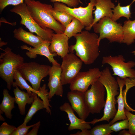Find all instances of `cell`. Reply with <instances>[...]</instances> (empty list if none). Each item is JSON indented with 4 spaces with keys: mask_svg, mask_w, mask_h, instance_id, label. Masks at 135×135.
Here are the masks:
<instances>
[{
    "mask_svg": "<svg viewBox=\"0 0 135 135\" xmlns=\"http://www.w3.org/2000/svg\"><path fill=\"white\" fill-rule=\"evenodd\" d=\"M76 44L69 48L70 52L75 51L76 55L86 65L92 64L100 55L98 35L88 30L82 31L74 36Z\"/></svg>",
    "mask_w": 135,
    "mask_h": 135,
    "instance_id": "6da1fadb",
    "label": "cell"
},
{
    "mask_svg": "<svg viewBox=\"0 0 135 135\" xmlns=\"http://www.w3.org/2000/svg\"><path fill=\"white\" fill-rule=\"evenodd\" d=\"M98 80L105 88L106 98L102 116L100 119L94 118L92 121L88 122L93 125L102 121L109 122L110 120L114 117L117 111L116 107L117 100L115 96L119 94L118 91L119 86L116 80L113 76L108 67L102 71Z\"/></svg>",
    "mask_w": 135,
    "mask_h": 135,
    "instance_id": "7a4b0ae2",
    "label": "cell"
},
{
    "mask_svg": "<svg viewBox=\"0 0 135 135\" xmlns=\"http://www.w3.org/2000/svg\"><path fill=\"white\" fill-rule=\"evenodd\" d=\"M24 1L31 15L41 28H50L56 33H64L66 27L54 18L51 12L53 7L51 4L34 0Z\"/></svg>",
    "mask_w": 135,
    "mask_h": 135,
    "instance_id": "3957f363",
    "label": "cell"
},
{
    "mask_svg": "<svg viewBox=\"0 0 135 135\" xmlns=\"http://www.w3.org/2000/svg\"><path fill=\"white\" fill-rule=\"evenodd\" d=\"M4 52L0 56V76L6 83L10 90L14 82V74L16 70L24 63L23 57L13 52L10 48L1 49Z\"/></svg>",
    "mask_w": 135,
    "mask_h": 135,
    "instance_id": "277c9868",
    "label": "cell"
},
{
    "mask_svg": "<svg viewBox=\"0 0 135 135\" xmlns=\"http://www.w3.org/2000/svg\"><path fill=\"white\" fill-rule=\"evenodd\" d=\"M95 33L99 34L98 43L106 38L110 42L122 43L123 39L122 26L121 24L114 21L110 18L104 17L92 26Z\"/></svg>",
    "mask_w": 135,
    "mask_h": 135,
    "instance_id": "5b68a950",
    "label": "cell"
},
{
    "mask_svg": "<svg viewBox=\"0 0 135 135\" xmlns=\"http://www.w3.org/2000/svg\"><path fill=\"white\" fill-rule=\"evenodd\" d=\"M10 11L20 16V24L25 26L30 32L36 33L44 40L50 42L53 31L50 28H42L38 25L31 15L25 2L14 6Z\"/></svg>",
    "mask_w": 135,
    "mask_h": 135,
    "instance_id": "8992f818",
    "label": "cell"
},
{
    "mask_svg": "<svg viewBox=\"0 0 135 135\" xmlns=\"http://www.w3.org/2000/svg\"><path fill=\"white\" fill-rule=\"evenodd\" d=\"M51 66L35 62H24L18 69L23 78L31 84L32 87L38 91L42 80L48 75Z\"/></svg>",
    "mask_w": 135,
    "mask_h": 135,
    "instance_id": "52a82bcc",
    "label": "cell"
},
{
    "mask_svg": "<svg viewBox=\"0 0 135 135\" xmlns=\"http://www.w3.org/2000/svg\"><path fill=\"white\" fill-rule=\"evenodd\" d=\"M125 59L122 55L103 56L102 64H107L110 66L113 70V75L120 78H135V70L133 68L135 66V62L130 61L125 62Z\"/></svg>",
    "mask_w": 135,
    "mask_h": 135,
    "instance_id": "ba28073f",
    "label": "cell"
},
{
    "mask_svg": "<svg viewBox=\"0 0 135 135\" xmlns=\"http://www.w3.org/2000/svg\"><path fill=\"white\" fill-rule=\"evenodd\" d=\"M91 85L90 88L84 93L86 101L90 113H99L105 104L106 88L98 80Z\"/></svg>",
    "mask_w": 135,
    "mask_h": 135,
    "instance_id": "9c48e42d",
    "label": "cell"
},
{
    "mask_svg": "<svg viewBox=\"0 0 135 135\" xmlns=\"http://www.w3.org/2000/svg\"><path fill=\"white\" fill-rule=\"evenodd\" d=\"M88 5L84 7L72 8L67 6L60 2L54 3L55 10L69 14L80 21L86 28L89 27L92 24L94 18L92 15L95 0H90Z\"/></svg>",
    "mask_w": 135,
    "mask_h": 135,
    "instance_id": "30bf717a",
    "label": "cell"
},
{
    "mask_svg": "<svg viewBox=\"0 0 135 135\" xmlns=\"http://www.w3.org/2000/svg\"><path fill=\"white\" fill-rule=\"evenodd\" d=\"M83 63L73 53H68L62 58L60 67L61 82L63 85L70 84L80 72Z\"/></svg>",
    "mask_w": 135,
    "mask_h": 135,
    "instance_id": "8fae6325",
    "label": "cell"
},
{
    "mask_svg": "<svg viewBox=\"0 0 135 135\" xmlns=\"http://www.w3.org/2000/svg\"><path fill=\"white\" fill-rule=\"evenodd\" d=\"M101 72L102 71L97 68H90L86 71L80 72L70 84V90L85 92L90 85L98 80Z\"/></svg>",
    "mask_w": 135,
    "mask_h": 135,
    "instance_id": "7c38bea8",
    "label": "cell"
},
{
    "mask_svg": "<svg viewBox=\"0 0 135 135\" xmlns=\"http://www.w3.org/2000/svg\"><path fill=\"white\" fill-rule=\"evenodd\" d=\"M116 80L120 88V92L117 97V102L118 103V109L114 118L109 124L110 126L119 120L127 119L124 111L125 108L129 111L135 112V110L131 108L127 103L126 96L127 92L131 87L129 85H126V88L124 90V94L122 90L124 86L125 85V81L124 79H122L118 77Z\"/></svg>",
    "mask_w": 135,
    "mask_h": 135,
    "instance_id": "4fadbf2b",
    "label": "cell"
},
{
    "mask_svg": "<svg viewBox=\"0 0 135 135\" xmlns=\"http://www.w3.org/2000/svg\"><path fill=\"white\" fill-rule=\"evenodd\" d=\"M84 93L74 90H71L67 94V98L72 109L80 118L84 120L90 113L86 101Z\"/></svg>",
    "mask_w": 135,
    "mask_h": 135,
    "instance_id": "5bb4252c",
    "label": "cell"
},
{
    "mask_svg": "<svg viewBox=\"0 0 135 135\" xmlns=\"http://www.w3.org/2000/svg\"><path fill=\"white\" fill-rule=\"evenodd\" d=\"M61 70L60 65H52L49 72V78L48 86L50 90L48 98H52L55 95L62 97L63 89L61 82Z\"/></svg>",
    "mask_w": 135,
    "mask_h": 135,
    "instance_id": "9a60e30c",
    "label": "cell"
},
{
    "mask_svg": "<svg viewBox=\"0 0 135 135\" xmlns=\"http://www.w3.org/2000/svg\"><path fill=\"white\" fill-rule=\"evenodd\" d=\"M50 41L44 40V42L36 48H31L26 45L21 46L20 48L22 50H28L26 54L30 58H35L37 55H39L46 56L52 65H60L54 58L58 55L56 53H52L50 51L49 47L50 44Z\"/></svg>",
    "mask_w": 135,
    "mask_h": 135,
    "instance_id": "2e32d148",
    "label": "cell"
},
{
    "mask_svg": "<svg viewBox=\"0 0 135 135\" xmlns=\"http://www.w3.org/2000/svg\"><path fill=\"white\" fill-rule=\"evenodd\" d=\"M69 38L64 33H53L49 47L52 53H56L63 58L70 52L68 44Z\"/></svg>",
    "mask_w": 135,
    "mask_h": 135,
    "instance_id": "e0dca14e",
    "label": "cell"
},
{
    "mask_svg": "<svg viewBox=\"0 0 135 135\" xmlns=\"http://www.w3.org/2000/svg\"><path fill=\"white\" fill-rule=\"evenodd\" d=\"M94 6L96 10L93 12L94 18L92 24L85 29L90 30L93 26L97 22L101 19L106 17L111 18L113 15V10L115 7L114 4L111 0H95Z\"/></svg>",
    "mask_w": 135,
    "mask_h": 135,
    "instance_id": "ac0fdd59",
    "label": "cell"
},
{
    "mask_svg": "<svg viewBox=\"0 0 135 135\" xmlns=\"http://www.w3.org/2000/svg\"><path fill=\"white\" fill-rule=\"evenodd\" d=\"M60 110L66 112L67 114L70 123L68 127L69 131L76 129L81 130H89L91 128L90 124L80 118H78L75 115L74 111L71 106L68 102H66L60 106Z\"/></svg>",
    "mask_w": 135,
    "mask_h": 135,
    "instance_id": "d6986e66",
    "label": "cell"
},
{
    "mask_svg": "<svg viewBox=\"0 0 135 135\" xmlns=\"http://www.w3.org/2000/svg\"><path fill=\"white\" fill-rule=\"evenodd\" d=\"M13 33L14 37L16 39L31 46L33 48L37 47L44 40L40 36L24 30L22 27L15 29Z\"/></svg>",
    "mask_w": 135,
    "mask_h": 135,
    "instance_id": "ffe728a7",
    "label": "cell"
},
{
    "mask_svg": "<svg viewBox=\"0 0 135 135\" xmlns=\"http://www.w3.org/2000/svg\"><path fill=\"white\" fill-rule=\"evenodd\" d=\"M13 92L14 96L15 102L18 105L20 114L22 115L25 114V107L27 104H30L34 100V93L30 94L28 92L21 90L19 87L16 86Z\"/></svg>",
    "mask_w": 135,
    "mask_h": 135,
    "instance_id": "44dd1931",
    "label": "cell"
},
{
    "mask_svg": "<svg viewBox=\"0 0 135 135\" xmlns=\"http://www.w3.org/2000/svg\"><path fill=\"white\" fill-rule=\"evenodd\" d=\"M123 39L122 43L129 46L135 41V18L134 20L125 21L122 26Z\"/></svg>",
    "mask_w": 135,
    "mask_h": 135,
    "instance_id": "7402d4cb",
    "label": "cell"
},
{
    "mask_svg": "<svg viewBox=\"0 0 135 135\" xmlns=\"http://www.w3.org/2000/svg\"><path fill=\"white\" fill-rule=\"evenodd\" d=\"M3 98L0 104V110L4 113L7 118L11 119L12 116L11 111L15 107L14 106V98L12 97L10 95L8 91L6 89L3 90Z\"/></svg>",
    "mask_w": 135,
    "mask_h": 135,
    "instance_id": "603a6c76",
    "label": "cell"
},
{
    "mask_svg": "<svg viewBox=\"0 0 135 135\" xmlns=\"http://www.w3.org/2000/svg\"><path fill=\"white\" fill-rule=\"evenodd\" d=\"M14 78L15 81H14L12 84V86L13 87L18 86L22 90H26L30 94L36 93L38 96H39L40 94V91L38 90V91L35 90L29 86L18 70H16L14 73Z\"/></svg>",
    "mask_w": 135,
    "mask_h": 135,
    "instance_id": "cb8c5ba5",
    "label": "cell"
},
{
    "mask_svg": "<svg viewBox=\"0 0 135 135\" xmlns=\"http://www.w3.org/2000/svg\"><path fill=\"white\" fill-rule=\"evenodd\" d=\"M135 1V0H133L130 4L124 6H121L120 3H118L117 6L112 10L113 15L111 18L112 19L116 21L121 17H124L126 18L128 20H130V18H132L130 6Z\"/></svg>",
    "mask_w": 135,
    "mask_h": 135,
    "instance_id": "d4e9b609",
    "label": "cell"
},
{
    "mask_svg": "<svg viewBox=\"0 0 135 135\" xmlns=\"http://www.w3.org/2000/svg\"><path fill=\"white\" fill-rule=\"evenodd\" d=\"M37 95L36 93L34 94V101L25 118L23 122L24 124H27L31 119L34 115L38 110L45 108L43 101L39 97H37Z\"/></svg>",
    "mask_w": 135,
    "mask_h": 135,
    "instance_id": "484cf974",
    "label": "cell"
},
{
    "mask_svg": "<svg viewBox=\"0 0 135 135\" xmlns=\"http://www.w3.org/2000/svg\"><path fill=\"white\" fill-rule=\"evenodd\" d=\"M84 27L80 21L74 18L66 27L64 33L70 38L72 36H74L77 34L82 32Z\"/></svg>",
    "mask_w": 135,
    "mask_h": 135,
    "instance_id": "4316f807",
    "label": "cell"
},
{
    "mask_svg": "<svg viewBox=\"0 0 135 135\" xmlns=\"http://www.w3.org/2000/svg\"><path fill=\"white\" fill-rule=\"evenodd\" d=\"M51 12L54 18L65 27L74 18L69 14L54 9L53 7L51 10Z\"/></svg>",
    "mask_w": 135,
    "mask_h": 135,
    "instance_id": "83f0119b",
    "label": "cell"
},
{
    "mask_svg": "<svg viewBox=\"0 0 135 135\" xmlns=\"http://www.w3.org/2000/svg\"><path fill=\"white\" fill-rule=\"evenodd\" d=\"M110 125L105 124L97 125L90 130V135H110L113 132L110 127Z\"/></svg>",
    "mask_w": 135,
    "mask_h": 135,
    "instance_id": "f1b7e54d",
    "label": "cell"
},
{
    "mask_svg": "<svg viewBox=\"0 0 135 135\" xmlns=\"http://www.w3.org/2000/svg\"><path fill=\"white\" fill-rule=\"evenodd\" d=\"M124 111L129 122L128 131L130 135H135V115L126 108L124 109Z\"/></svg>",
    "mask_w": 135,
    "mask_h": 135,
    "instance_id": "f546056e",
    "label": "cell"
},
{
    "mask_svg": "<svg viewBox=\"0 0 135 135\" xmlns=\"http://www.w3.org/2000/svg\"><path fill=\"white\" fill-rule=\"evenodd\" d=\"M110 128L113 131L117 132L122 130L128 129L129 124L128 119L114 123L110 126Z\"/></svg>",
    "mask_w": 135,
    "mask_h": 135,
    "instance_id": "4dcf8cb0",
    "label": "cell"
},
{
    "mask_svg": "<svg viewBox=\"0 0 135 135\" xmlns=\"http://www.w3.org/2000/svg\"><path fill=\"white\" fill-rule=\"evenodd\" d=\"M36 123L29 126H27L26 124L23 123L19 126L12 132L11 135H26L28 132V130L32 128Z\"/></svg>",
    "mask_w": 135,
    "mask_h": 135,
    "instance_id": "1f68e13d",
    "label": "cell"
},
{
    "mask_svg": "<svg viewBox=\"0 0 135 135\" xmlns=\"http://www.w3.org/2000/svg\"><path fill=\"white\" fill-rule=\"evenodd\" d=\"M16 128L14 126L9 125L4 122L0 126V135H11Z\"/></svg>",
    "mask_w": 135,
    "mask_h": 135,
    "instance_id": "d6a6232c",
    "label": "cell"
},
{
    "mask_svg": "<svg viewBox=\"0 0 135 135\" xmlns=\"http://www.w3.org/2000/svg\"><path fill=\"white\" fill-rule=\"evenodd\" d=\"M24 0H0V10L1 12L4 8L9 5L15 6L23 2Z\"/></svg>",
    "mask_w": 135,
    "mask_h": 135,
    "instance_id": "836d02e7",
    "label": "cell"
},
{
    "mask_svg": "<svg viewBox=\"0 0 135 135\" xmlns=\"http://www.w3.org/2000/svg\"><path fill=\"white\" fill-rule=\"evenodd\" d=\"M51 2H59L66 4L70 8H75L80 3L79 0H50Z\"/></svg>",
    "mask_w": 135,
    "mask_h": 135,
    "instance_id": "e575fe53",
    "label": "cell"
},
{
    "mask_svg": "<svg viewBox=\"0 0 135 135\" xmlns=\"http://www.w3.org/2000/svg\"><path fill=\"white\" fill-rule=\"evenodd\" d=\"M36 124L32 128V129L27 134V135H37L40 125V122L36 123Z\"/></svg>",
    "mask_w": 135,
    "mask_h": 135,
    "instance_id": "d590c367",
    "label": "cell"
},
{
    "mask_svg": "<svg viewBox=\"0 0 135 135\" xmlns=\"http://www.w3.org/2000/svg\"><path fill=\"white\" fill-rule=\"evenodd\" d=\"M70 135H90V130H81V132H78L76 133Z\"/></svg>",
    "mask_w": 135,
    "mask_h": 135,
    "instance_id": "8d00e7d4",
    "label": "cell"
},
{
    "mask_svg": "<svg viewBox=\"0 0 135 135\" xmlns=\"http://www.w3.org/2000/svg\"><path fill=\"white\" fill-rule=\"evenodd\" d=\"M118 135H130V134L128 131L123 130L120 131Z\"/></svg>",
    "mask_w": 135,
    "mask_h": 135,
    "instance_id": "74e56055",
    "label": "cell"
},
{
    "mask_svg": "<svg viewBox=\"0 0 135 135\" xmlns=\"http://www.w3.org/2000/svg\"><path fill=\"white\" fill-rule=\"evenodd\" d=\"M7 44L6 42H4L0 40V47H1L4 45H6Z\"/></svg>",
    "mask_w": 135,
    "mask_h": 135,
    "instance_id": "f35d334b",
    "label": "cell"
},
{
    "mask_svg": "<svg viewBox=\"0 0 135 135\" xmlns=\"http://www.w3.org/2000/svg\"><path fill=\"white\" fill-rule=\"evenodd\" d=\"M2 114L0 113V120L1 121H5V119L2 116Z\"/></svg>",
    "mask_w": 135,
    "mask_h": 135,
    "instance_id": "ab89813d",
    "label": "cell"
},
{
    "mask_svg": "<svg viewBox=\"0 0 135 135\" xmlns=\"http://www.w3.org/2000/svg\"><path fill=\"white\" fill-rule=\"evenodd\" d=\"M132 53H133L135 55V50L132 52Z\"/></svg>",
    "mask_w": 135,
    "mask_h": 135,
    "instance_id": "60d3db41",
    "label": "cell"
}]
</instances>
